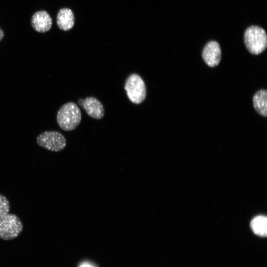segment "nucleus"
<instances>
[{
    "mask_svg": "<svg viewBox=\"0 0 267 267\" xmlns=\"http://www.w3.org/2000/svg\"><path fill=\"white\" fill-rule=\"evenodd\" d=\"M81 112L77 105L73 102L63 104L58 110L56 116L59 127L65 131L75 129L81 122Z\"/></svg>",
    "mask_w": 267,
    "mask_h": 267,
    "instance_id": "nucleus-1",
    "label": "nucleus"
},
{
    "mask_svg": "<svg viewBox=\"0 0 267 267\" xmlns=\"http://www.w3.org/2000/svg\"><path fill=\"white\" fill-rule=\"evenodd\" d=\"M244 39L247 49L253 54H259L267 47L266 33L263 28L258 26H252L247 28Z\"/></svg>",
    "mask_w": 267,
    "mask_h": 267,
    "instance_id": "nucleus-2",
    "label": "nucleus"
},
{
    "mask_svg": "<svg viewBox=\"0 0 267 267\" xmlns=\"http://www.w3.org/2000/svg\"><path fill=\"white\" fill-rule=\"evenodd\" d=\"M125 89L129 100L134 104H140L146 98L145 83L136 74H132L128 77L125 82Z\"/></svg>",
    "mask_w": 267,
    "mask_h": 267,
    "instance_id": "nucleus-3",
    "label": "nucleus"
},
{
    "mask_svg": "<svg viewBox=\"0 0 267 267\" xmlns=\"http://www.w3.org/2000/svg\"><path fill=\"white\" fill-rule=\"evenodd\" d=\"M23 230V224L18 216L7 214L0 219V238L11 240L17 237Z\"/></svg>",
    "mask_w": 267,
    "mask_h": 267,
    "instance_id": "nucleus-4",
    "label": "nucleus"
},
{
    "mask_svg": "<svg viewBox=\"0 0 267 267\" xmlns=\"http://www.w3.org/2000/svg\"><path fill=\"white\" fill-rule=\"evenodd\" d=\"M36 142L40 146L54 152L63 150L67 144L65 136L56 131L42 133L37 136Z\"/></svg>",
    "mask_w": 267,
    "mask_h": 267,
    "instance_id": "nucleus-5",
    "label": "nucleus"
},
{
    "mask_svg": "<svg viewBox=\"0 0 267 267\" xmlns=\"http://www.w3.org/2000/svg\"><path fill=\"white\" fill-rule=\"evenodd\" d=\"M78 103L87 114L95 119H101L104 115V108L102 104L96 98L92 96L80 98Z\"/></svg>",
    "mask_w": 267,
    "mask_h": 267,
    "instance_id": "nucleus-6",
    "label": "nucleus"
},
{
    "mask_svg": "<svg viewBox=\"0 0 267 267\" xmlns=\"http://www.w3.org/2000/svg\"><path fill=\"white\" fill-rule=\"evenodd\" d=\"M221 49L219 43L216 41L208 42L203 50V59L210 67H214L218 65L221 61Z\"/></svg>",
    "mask_w": 267,
    "mask_h": 267,
    "instance_id": "nucleus-7",
    "label": "nucleus"
},
{
    "mask_svg": "<svg viewBox=\"0 0 267 267\" xmlns=\"http://www.w3.org/2000/svg\"><path fill=\"white\" fill-rule=\"evenodd\" d=\"M31 23L35 31L39 33H45L51 28L52 20L47 11L42 10L36 12L33 15Z\"/></svg>",
    "mask_w": 267,
    "mask_h": 267,
    "instance_id": "nucleus-8",
    "label": "nucleus"
},
{
    "mask_svg": "<svg viewBox=\"0 0 267 267\" xmlns=\"http://www.w3.org/2000/svg\"><path fill=\"white\" fill-rule=\"evenodd\" d=\"M74 19L72 10L68 8H63L57 13L56 23L60 30L67 31L73 27Z\"/></svg>",
    "mask_w": 267,
    "mask_h": 267,
    "instance_id": "nucleus-9",
    "label": "nucleus"
},
{
    "mask_svg": "<svg viewBox=\"0 0 267 267\" xmlns=\"http://www.w3.org/2000/svg\"><path fill=\"white\" fill-rule=\"evenodd\" d=\"M253 105L256 111L264 117L267 116V91L261 89L258 91L253 98Z\"/></svg>",
    "mask_w": 267,
    "mask_h": 267,
    "instance_id": "nucleus-10",
    "label": "nucleus"
},
{
    "mask_svg": "<svg viewBox=\"0 0 267 267\" xmlns=\"http://www.w3.org/2000/svg\"><path fill=\"white\" fill-rule=\"evenodd\" d=\"M251 227L255 234L266 237L267 234V219L264 216L255 217L251 222Z\"/></svg>",
    "mask_w": 267,
    "mask_h": 267,
    "instance_id": "nucleus-11",
    "label": "nucleus"
},
{
    "mask_svg": "<svg viewBox=\"0 0 267 267\" xmlns=\"http://www.w3.org/2000/svg\"><path fill=\"white\" fill-rule=\"evenodd\" d=\"M10 207L7 198L0 194V219L9 213Z\"/></svg>",
    "mask_w": 267,
    "mask_h": 267,
    "instance_id": "nucleus-12",
    "label": "nucleus"
},
{
    "mask_svg": "<svg viewBox=\"0 0 267 267\" xmlns=\"http://www.w3.org/2000/svg\"><path fill=\"white\" fill-rule=\"evenodd\" d=\"M79 267H95L89 263L85 262V263H82Z\"/></svg>",
    "mask_w": 267,
    "mask_h": 267,
    "instance_id": "nucleus-13",
    "label": "nucleus"
},
{
    "mask_svg": "<svg viewBox=\"0 0 267 267\" xmlns=\"http://www.w3.org/2000/svg\"><path fill=\"white\" fill-rule=\"evenodd\" d=\"M4 37V33L2 30L0 28V42L2 40Z\"/></svg>",
    "mask_w": 267,
    "mask_h": 267,
    "instance_id": "nucleus-14",
    "label": "nucleus"
}]
</instances>
